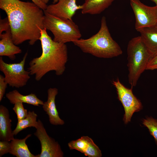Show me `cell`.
Segmentation results:
<instances>
[{
  "label": "cell",
  "mask_w": 157,
  "mask_h": 157,
  "mask_svg": "<svg viewBox=\"0 0 157 157\" xmlns=\"http://www.w3.org/2000/svg\"><path fill=\"white\" fill-rule=\"evenodd\" d=\"M115 0H85L82 5L83 14H100L108 8Z\"/></svg>",
  "instance_id": "obj_16"
},
{
  "label": "cell",
  "mask_w": 157,
  "mask_h": 157,
  "mask_svg": "<svg viewBox=\"0 0 157 157\" xmlns=\"http://www.w3.org/2000/svg\"><path fill=\"white\" fill-rule=\"evenodd\" d=\"M0 8L5 11L16 45L29 41L33 45L40 37L43 29L44 11L33 2L19 0H0Z\"/></svg>",
  "instance_id": "obj_1"
},
{
  "label": "cell",
  "mask_w": 157,
  "mask_h": 157,
  "mask_svg": "<svg viewBox=\"0 0 157 157\" xmlns=\"http://www.w3.org/2000/svg\"><path fill=\"white\" fill-rule=\"evenodd\" d=\"M37 115L34 111L28 112L26 117L22 120H18L17 126L13 131L14 135H16L19 132L28 127H35L37 121Z\"/></svg>",
  "instance_id": "obj_19"
},
{
  "label": "cell",
  "mask_w": 157,
  "mask_h": 157,
  "mask_svg": "<svg viewBox=\"0 0 157 157\" xmlns=\"http://www.w3.org/2000/svg\"><path fill=\"white\" fill-rule=\"evenodd\" d=\"M10 27L8 18L6 17L4 19L0 20V35L4 31L10 29Z\"/></svg>",
  "instance_id": "obj_24"
},
{
  "label": "cell",
  "mask_w": 157,
  "mask_h": 157,
  "mask_svg": "<svg viewBox=\"0 0 157 157\" xmlns=\"http://www.w3.org/2000/svg\"><path fill=\"white\" fill-rule=\"evenodd\" d=\"M127 53L128 81L133 88L136 86L141 75L146 70L152 56L140 36L129 41Z\"/></svg>",
  "instance_id": "obj_4"
},
{
  "label": "cell",
  "mask_w": 157,
  "mask_h": 157,
  "mask_svg": "<svg viewBox=\"0 0 157 157\" xmlns=\"http://www.w3.org/2000/svg\"><path fill=\"white\" fill-rule=\"evenodd\" d=\"M113 84L117 92L118 98L124 108L125 114L123 120L125 124L130 122L133 114L141 110L142 106L140 101L133 94L132 88H128L125 87L119 78L113 81Z\"/></svg>",
  "instance_id": "obj_7"
},
{
  "label": "cell",
  "mask_w": 157,
  "mask_h": 157,
  "mask_svg": "<svg viewBox=\"0 0 157 157\" xmlns=\"http://www.w3.org/2000/svg\"><path fill=\"white\" fill-rule=\"evenodd\" d=\"M152 1L154 2L156 4V5L157 6V0H151Z\"/></svg>",
  "instance_id": "obj_28"
},
{
  "label": "cell",
  "mask_w": 157,
  "mask_h": 157,
  "mask_svg": "<svg viewBox=\"0 0 157 157\" xmlns=\"http://www.w3.org/2000/svg\"><path fill=\"white\" fill-rule=\"evenodd\" d=\"M42 1L45 4H47L49 1V0H40Z\"/></svg>",
  "instance_id": "obj_27"
},
{
  "label": "cell",
  "mask_w": 157,
  "mask_h": 157,
  "mask_svg": "<svg viewBox=\"0 0 157 157\" xmlns=\"http://www.w3.org/2000/svg\"><path fill=\"white\" fill-rule=\"evenodd\" d=\"M157 69V55L151 56L149 59L146 67V70Z\"/></svg>",
  "instance_id": "obj_25"
},
{
  "label": "cell",
  "mask_w": 157,
  "mask_h": 157,
  "mask_svg": "<svg viewBox=\"0 0 157 157\" xmlns=\"http://www.w3.org/2000/svg\"><path fill=\"white\" fill-rule=\"evenodd\" d=\"M53 3L54 4L56 3H57L58 1H59V0H53Z\"/></svg>",
  "instance_id": "obj_29"
},
{
  "label": "cell",
  "mask_w": 157,
  "mask_h": 157,
  "mask_svg": "<svg viewBox=\"0 0 157 157\" xmlns=\"http://www.w3.org/2000/svg\"><path fill=\"white\" fill-rule=\"evenodd\" d=\"M76 0H59L54 4L47 6L44 11L61 18L72 20V18L78 10L82 8V6L78 5Z\"/></svg>",
  "instance_id": "obj_10"
},
{
  "label": "cell",
  "mask_w": 157,
  "mask_h": 157,
  "mask_svg": "<svg viewBox=\"0 0 157 157\" xmlns=\"http://www.w3.org/2000/svg\"><path fill=\"white\" fill-rule=\"evenodd\" d=\"M0 56H7L14 60L15 55L20 53L22 50L14 43L11 29L0 35Z\"/></svg>",
  "instance_id": "obj_13"
},
{
  "label": "cell",
  "mask_w": 157,
  "mask_h": 157,
  "mask_svg": "<svg viewBox=\"0 0 157 157\" xmlns=\"http://www.w3.org/2000/svg\"><path fill=\"white\" fill-rule=\"evenodd\" d=\"M138 32L152 56L157 55V23L146 27Z\"/></svg>",
  "instance_id": "obj_14"
},
{
  "label": "cell",
  "mask_w": 157,
  "mask_h": 157,
  "mask_svg": "<svg viewBox=\"0 0 157 157\" xmlns=\"http://www.w3.org/2000/svg\"><path fill=\"white\" fill-rule=\"evenodd\" d=\"M13 110L16 113L18 120H19L25 118L28 113L27 110L24 108L23 103L17 102L14 104Z\"/></svg>",
  "instance_id": "obj_21"
},
{
  "label": "cell",
  "mask_w": 157,
  "mask_h": 157,
  "mask_svg": "<svg viewBox=\"0 0 157 157\" xmlns=\"http://www.w3.org/2000/svg\"><path fill=\"white\" fill-rule=\"evenodd\" d=\"M42 52L41 56L33 58L29 63L28 71L40 81L48 72L54 71L58 76L62 75L65 69L68 60L67 48L65 44L55 42L48 34L47 29L40 28Z\"/></svg>",
  "instance_id": "obj_2"
},
{
  "label": "cell",
  "mask_w": 157,
  "mask_h": 157,
  "mask_svg": "<svg viewBox=\"0 0 157 157\" xmlns=\"http://www.w3.org/2000/svg\"><path fill=\"white\" fill-rule=\"evenodd\" d=\"M70 149H75L89 157H101V151L92 140L88 136H82L68 143Z\"/></svg>",
  "instance_id": "obj_11"
},
{
  "label": "cell",
  "mask_w": 157,
  "mask_h": 157,
  "mask_svg": "<svg viewBox=\"0 0 157 157\" xmlns=\"http://www.w3.org/2000/svg\"><path fill=\"white\" fill-rule=\"evenodd\" d=\"M10 148V142L1 140L0 141V157L9 153Z\"/></svg>",
  "instance_id": "obj_22"
},
{
  "label": "cell",
  "mask_w": 157,
  "mask_h": 157,
  "mask_svg": "<svg viewBox=\"0 0 157 157\" xmlns=\"http://www.w3.org/2000/svg\"><path fill=\"white\" fill-rule=\"evenodd\" d=\"M12 121L8 110L3 105L0 106V140L10 142L14 138L11 129Z\"/></svg>",
  "instance_id": "obj_15"
},
{
  "label": "cell",
  "mask_w": 157,
  "mask_h": 157,
  "mask_svg": "<svg viewBox=\"0 0 157 157\" xmlns=\"http://www.w3.org/2000/svg\"><path fill=\"white\" fill-rule=\"evenodd\" d=\"M58 92L56 88H50L47 90V99L42 105L44 110L49 116L50 123L55 125H63L65 123L63 120L59 117L56 108L55 98Z\"/></svg>",
  "instance_id": "obj_12"
},
{
  "label": "cell",
  "mask_w": 157,
  "mask_h": 157,
  "mask_svg": "<svg viewBox=\"0 0 157 157\" xmlns=\"http://www.w3.org/2000/svg\"><path fill=\"white\" fill-rule=\"evenodd\" d=\"M31 135L29 134L23 139L14 138L11 140L9 153L17 157H35L30 152L26 143V140Z\"/></svg>",
  "instance_id": "obj_18"
},
{
  "label": "cell",
  "mask_w": 157,
  "mask_h": 157,
  "mask_svg": "<svg viewBox=\"0 0 157 157\" xmlns=\"http://www.w3.org/2000/svg\"><path fill=\"white\" fill-rule=\"evenodd\" d=\"M44 12V28L52 32L54 41L65 44L81 38L82 35L79 27L72 20L61 18Z\"/></svg>",
  "instance_id": "obj_5"
},
{
  "label": "cell",
  "mask_w": 157,
  "mask_h": 157,
  "mask_svg": "<svg viewBox=\"0 0 157 157\" xmlns=\"http://www.w3.org/2000/svg\"><path fill=\"white\" fill-rule=\"evenodd\" d=\"M130 1L135 16V28L137 31L157 23V6H148L140 0Z\"/></svg>",
  "instance_id": "obj_8"
},
{
  "label": "cell",
  "mask_w": 157,
  "mask_h": 157,
  "mask_svg": "<svg viewBox=\"0 0 157 157\" xmlns=\"http://www.w3.org/2000/svg\"><path fill=\"white\" fill-rule=\"evenodd\" d=\"M6 97L10 102L14 104L17 102H21L36 106L42 105L44 102L38 99L35 94L31 93L27 95H23L16 90L7 93Z\"/></svg>",
  "instance_id": "obj_17"
},
{
  "label": "cell",
  "mask_w": 157,
  "mask_h": 157,
  "mask_svg": "<svg viewBox=\"0 0 157 157\" xmlns=\"http://www.w3.org/2000/svg\"><path fill=\"white\" fill-rule=\"evenodd\" d=\"M36 5L44 11L46 9L47 6L40 0H31Z\"/></svg>",
  "instance_id": "obj_26"
},
{
  "label": "cell",
  "mask_w": 157,
  "mask_h": 157,
  "mask_svg": "<svg viewBox=\"0 0 157 157\" xmlns=\"http://www.w3.org/2000/svg\"><path fill=\"white\" fill-rule=\"evenodd\" d=\"M142 124L148 129L157 144V119L151 117H147L143 119Z\"/></svg>",
  "instance_id": "obj_20"
},
{
  "label": "cell",
  "mask_w": 157,
  "mask_h": 157,
  "mask_svg": "<svg viewBox=\"0 0 157 157\" xmlns=\"http://www.w3.org/2000/svg\"><path fill=\"white\" fill-rule=\"evenodd\" d=\"M8 84L5 80L4 77L0 75V101H1L5 93Z\"/></svg>",
  "instance_id": "obj_23"
},
{
  "label": "cell",
  "mask_w": 157,
  "mask_h": 157,
  "mask_svg": "<svg viewBox=\"0 0 157 157\" xmlns=\"http://www.w3.org/2000/svg\"><path fill=\"white\" fill-rule=\"evenodd\" d=\"M72 42L84 53L99 58H111L122 53L121 47L111 35L105 16L102 17L97 33L89 38H80Z\"/></svg>",
  "instance_id": "obj_3"
},
{
  "label": "cell",
  "mask_w": 157,
  "mask_h": 157,
  "mask_svg": "<svg viewBox=\"0 0 157 157\" xmlns=\"http://www.w3.org/2000/svg\"><path fill=\"white\" fill-rule=\"evenodd\" d=\"M28 55L26 52L17 63H8L0 58V70L4 74L6 81L10 86L19 88L25 86L30 78V72L25 70L24 65Z\"/></svg>",
  "instance_id": "obj_6"
},
{
  "label": "cell",
  "mask_w": 157,
  "mask_h": 157,
  "mask_svg": "<svg viewBox=\"0 0 157 157\" xmlns=\"http://www.w3.org/2000/svg\"><path fill=\"white\" fill-rule=\"evenodd\" d=\"M34 135L40 142L41 152L35 157H63L64 154L58 142L47 134L42 122L37 121Z\"/></svg>",
  "instance_id": "obj_9"
}]
</instances>
